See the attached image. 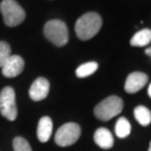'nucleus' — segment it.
<instances>
[{"label":"nucleus","instance_id":"nucleus-1","mask_svg":"<svg viewBox=\"0 0 151 151\" xmlns=\"http://www.w3.org/2000/svg\"><path fill=\"white\" fill-rule=\"evenodd\" d=\"M102 27V18L96 12H86L81 16L75 24L76 36L82 40L93 38Z\"/></svg>","mask_w":151,"mask_h":151},{"label":"nucleus","instance_id":"nucleus-2","mask_svg":"<svg viewBox=\"0 0 151 151\" xmlns=\"http://www.w3.org/2000/svg\"><path fill=\"white\" fill-rule=\"evenodd\" d=\"M123 109V101L120 96L111 95L105 97L94 108V114L101 121H109L119 115Z\"/></svg>","mask_w":151,"mask_h":151},{"label":"nucleus","instance_id":"nucleus-3","mask_svg":"<svg viewBox=\"0 0 151 151\" xmlns=\"http://www.w3.org/2000/svg\"><path fill=\"white\" fill-rule=\"evenodd\" d=\"M44 36L55 46L62 47L68 42V29L63 20L52 19L44 26Z\"/></svg>","mask_w":151,"mask_h":151},{"label":"nucleus","instance_id":"nucleus-4","mask_svg":"<svg viewBox=\"0 0 151 151\" xmlns=\"http://www.w3.org/2000/svg\"><path fill=\"white\" fill-rule=\"evenodd\" d=\"M0 11L4 18V22L8 27H16L26 18L24 8L16 0H2L0 4Z\"/></svg>","mask_w":151,"mask_h":151},{"label":"nucleus","instance_id":"nucleus-5","mask_svg":"<svg viewBox=\"0 0 151 151\" xmlns=\"http://www.w3.org/2000/svg\"><path fill=\"white\" fill-rule=\"evenodd\" d=\"M0 113L8 121H15L18 115L16 92L11 86L4 87L0 92Z\"/></svg>","mask_w":151,"mask_h":151},{"label":"nucleus","instance_id":"nucleus-6","mask_svg":"<svg viewBox=\"0 0 151 151\" xmlns=\"http://www.w3.org/2000/svg\"><path fill=\"white\" fill-rule=\"evenodd\" d=\"M81 127L75 122H67L63 124L55 133V142L60 147L73 146L81 137Z\"/></svg>","mask_w":151,"mask_h":151},{"label":"nucleus","instance_id":"nucleus-7","mask_svg":"<svg viewBox=\"0 0 151 151\" xmlns=\"http://www.w3.org/2000/svg\"><path fill=\"white\" fill-rule=\"evenodd\" d=\"M25 68V60L19 55H10L9 58L6 60L4 66L1 67L2 75L8 78H12L20 75Z\"/></svg>","mask_w":151,"mask_h":151},{"label":"nucleus","instance_id":"nucleus-8","mask_svg":"<svg viewBox=\"0 0 151 151\" xmlns=\"http://www.w3.org/2000/svg\"><path fill=\"white\" fill-rule=\"evenodd\" d=\"M49 88L50 84L48 80L45 77H38L32 82V86L29 88V97L35 102L45 100L48 95Z\"/></svg>","mask_w":151,"mask_h":151},{"label":"nucleus","instance_id":"nucleus-9","mask_svg":"<svg viewBox=\"0 0 151 151\" xmlns=\"http://www.w3.org/2000/svg\"><path fill=\"white\" fill-rule=\"evenodd\" d=\"M148 80H149V77L145 73L133 72L127 77V81L124 84V90L127 93H130V94L137 93V92L140 91L141 88L146 86Z\"/></svg>","mask_w":151,"mask_h":151},{"label":"nucleus","instance_id":"nucleus-10","mask_svg":"<svg viewBox=\"0 0 151 151\" xmlns=\"http://www.w3.org/2000/svg\"><path fill=\"white\" fill-rule=\"evenodd\" d=\"M94 141L97 146L102 149H111L114 145V139L110 130L106 128H100L95 131L94 133Z\"/></svg>","mask_w":151,"mask_h":151},{"label":"nucleus","instance_id":"nucleus-11","mask_svg":"<svg viewBox=\"0 0 151 151\" xmlns=\"http://www.w3.org/2000/svg\"><path fill=\"white\" fill-rule=\"evenodd\" d=\"M53 133V121L49 116L40 118L37 127V138L40 142H47Z\"/></svg>","mask_w":151,"mask_h":151},{"label":"nucleus","instance_id":"nucleus-12","mask_svg":"<svg viewBox=\"0 0 151 151\" xmlns=\"http://www.w3.org/2000/svg\"><path fill=\"white\" fill-rule=\"evenodd\" d=\"M150 42L151 29L143 28L133 35V37L130 40V44H131V46H134V47H143V46H147Z\"/></svg>","mask_w":151,"mask_h":151},{"label":"nucleus","instance_id":"nucleus-13","mask_svg":"<svg viewBox=\"0 0 151 151\" xmlns=\"http://www.w3.org/2000/svg\"><path fill=\"white\" fill-rule=\"evenodd\" d=\"M135 120L142 125V127H148L151 123V112L150 110L143 105H138L133 111Z\"/></svg>","mask_w":151,"mask_h":151},{"label":"nucleus","instance_id":"nucleus-14","mask_svg":"<svg viewBox=\"0 0 151 151\" xmlns=\"http://www.w3.org/2000/svg\"><path fill=\"white\" fill-rule=\"evenodd\" d=\"M114 130H115V134H116L118 138L124 139V138L129 137V134L131 133V124L128 121V119L119 118L116 123H115Z\"/></svg>","mask_w":151,"mask_h":151},{"label":"nucleus","instance_id":"nucleus-15","mask_svg":"<svg viewBox=\"0 0 151 151\" xmlns=\"http://www.w3.org/2000/svg\"><path fill=\"white\" fill-rule=\"evenodd\" d=\"M97 68H99V64L96 62H87V63L80 65L76 68V76L80 78H84V77L94 74Z\"/></svg>","mask_w":151,"mask_h":151},{"label":"nucleus","instance_id":"nucleus-16","mask_svg":"<svg viewBox=\"0 0 151 151\" xmlns=\"http://www.w3.org/2000/svg\"><path fill=\"white\" fill-rule=\"evenodd\" d=\"M12 148L14 151H32L29 142L22 137H16L12 140Z\"/></svg>","mask_w":151,"mask_h":151},{"label":"nucleus","instance_id":"nucleus-17","mask_svg":"<svg viewBox=\"0 0 151 151\" xmlns=\"http://www.w3.org/2000/svg\"><path fill=\"white\" fill-rule=\"evenodd\" d=\"M11 55V48L9 44L4 40H0V68L4 66L6 60L9 58Z\"/></svg>","mask_w":151,"mask_h":151},{"label":"nucleus","instance_id":"nucleus-18","mask_svg":"<svg viewBox=\"0 0 151 151\" xmlns=\"http://www.w3.org/2000/svg\"><path fill=\"white\" fill-rule=\"evenodd\" d=\"M146 54L149 55V56H151V47H149V48L146 49Z\"/></svg>","mask_w":151,"mask_h":151},{"label":"nucleus","instance_id":"nucleus-19","mask_svg":"<svg viewBox=\"0 0 151 151\" xmlns=\"http://www.w3.org/2000/svg\"><path fill=\"white\" fill-rule=\"evenodd\" d=\"M148 94H149V96L151 97V83H150V85H149V87H148Z\"/></svg>","mask_w":151,"mask_h":151},{"label":"nucleus","instance_id":"nucleus-20","mask_svg":"<svg viewBox=\"0 0 151 151\" xmlns=\"http://www.w3.org/2000/svg\"><path fill=\"white\" fill-rule=\"evenodd\" d=\"M149 151H151V142H150V146H149Z\"/></svg>","mask_w":151,"mask_h":151}]
</instances>
